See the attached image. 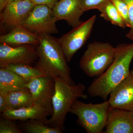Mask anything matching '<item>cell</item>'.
<instances>
[{
  "label": "cell",
  "instance_id": "cell-6",
  "mask_svg": "<svg viewBox=\"0 0 133 133\" xmlns=\"http://www.w3.org/2000/svg\"><path fill=\"white\" fill-rule=\"evenodd\" d=\"M96 19V16L94 15L57 38L68 63L70 62L75 53L83 47L90 37Z\"/></svg>",
  "mask_w": 133,
  "mask_h": 133
},
{
  "label": "cell",
  "instance_id": "cell-5",
  "mask_svg": "<svg viewBox=\"0 0 133 133\" xmlns=\"http://www.w3.org/2000/svg\"><path fill=\"white\" fill-rule=\"evenodd\" d=\"M110 107L108 100L92 104L78 99L72 105L70 112L77 116L78 123L87 132L101 133L105 128Z\"/></svg>",
  "mask_w": 133,
  "mask_h": 133
},
{
  "label": "cell",
  "instance_id": "cell-1",
  "mask_svg": "<svg viewBox=\"0 0 133 133\" xmlns=\"http://www.w3.org/2000/svg\"><path fill=\"white\" fill-rule=\"evenodd\" d=\"M133 58V43L117 45L112 63L89 86L87 89L88 94L91 97H98L107 100L114 89L129 74Z\"/></svg>",
  "mask_w": 133,
  "mask_h": 133
},
{
  "label": "cell",
  "instance_id": "cell-23",
  "mask_svg": "<svg viewBox=\"0 0 133 133\" xmlns=\"http://www.w3.org/2000/svg\"><path fill=\"white\" fill-rule=\"evenodd\" d=\"M110 0H80L81 8L84 12L92 9H98Z\"/></svg>",
  "mask_w": 133,
  "mask_h": 133
},
{
  "label": "cell",
  "instance_id": "cell-15",
  "mask_svg": "<svg viewBox=\"0 0 133 133\" xmlns=\"http://www.w3.org/2000/svg\"><path fill=\"white\" fill-rule=\"evenodd\" d=\"M41 35L23 26H16L9 33L0 37V43L13 46L29 44L37 47L40 43Z\"/></svg>",
  "mask_w": 133,
  "mask_h": 133
},
{
  "label": "cell",
  "instance_id": "cell-2",
  "mask_svg": "<svg viewBox=\"0 0 133 133\" xmlns=\"http://www.w3.org/2000/svg\"><path fill=\"white\" fill-rule=\"evenodd\" d=\"M36 47L38 59L35 66L52 77H56L70 84H75L62 47L57 38L49 34H41Z\"/></svg>",
  "mask_w": 133,
  "mask_h": 133
},
{
  "label": "cell",
  "instance_id": "cell-13",
  "mask_svg": "<svg viewBox=\"0 0 133 133\" xmlns=\"http://www.w3.org/2000/svg\"><path fill=\"white\" fill-rule=\"evenodd\" d=\"M52 9L57 21L64 20L72 28L81 23L80 17L84 12L80 0H59Z\"/></svg>",
  "mask_w": 133,
  "mask_h": 133
},
{
  "label": "cell",
  "instance_id": "cell-24",
  "mask_svg": "<svg viewBox=\"0 0 133 133\" xmlns=\"http://www.w3.org/2000/svg\"><path fill=\"white\" fill-rule=\"evenodd\" d=\"M127 4L128 8L129 21L131 28L130 29L133 30V0H123Z\"/></svg>",
  "mask_w": 133,
  "mask_h": 133
},
{
  "label": "cell",
  "instance_id": "cell-26",
  "mask_svg": "<svg viewBox=\"0 0 133 133\" xmlns=\"http://www.w3.org/2000/svg\"><path fill=\"white\" fill-rule=\"evenodd\" d=\"M8 94L0 92V112L1 113H2L7 109L6 96Z\"/></svg>",
  "mask_w": 133,
  "mask_h": 133
},
{
  "label": "cell",
  "instance_id": "cell-7",
  "mask_svg": "<svg viewBox=\"0 0 133 133\" xmlns=\"http://www.w3.org/2000/svg\"><path fill=\"white\" fill-rule=\"evenodd\" d=\"M56 19L52 9L47 5H36L22 26L34 33L41 34H57Z\"/></svg>",
  "mask_w": 133,
  "mask_h": 133
},
{
  "label": "cell",
  "instance_id": "cell-11",
  "mask_svg": "<svg viewBox=\"0 0 133 133\" xmlns=\"http://www.w3.org/2000/svg\"><path fill=\"white\" fill-rule=\"evenodd\" d=\"M108 100L111 107L133 111V69L112 91Z\"/></svg>",
  "mask_w": 133,
  "mask_h": 133
},
{
  "label": "cell",
  "instance_id": "cell-16",
  "mask_svg": "<svg viewBox=\"0 0 133 133\" xmlns=\"http://www.w3.org/2000/svg\"><path fill=\"white\" fill-rule=\"evenodd\" d=\"M28 83L14 72L6 68L0 69L1 92L8 94L12 91L28 89L26 87V84Z\"/></svg>",
  "mask_w": 133,
  "mask_h": 133
},
{
  "label": "cell",
  "instance_id": "cell-4",
  "mask_svg": "<svg viewBox=\"0 0 133 133\" xmlns=\"http://www.w3.org/2000/svg\"><path fill=\"white\" fill-rule=\"evenodd\" d=\"M115 51L116 47L108 42L90 43L80 59V68L88 77H98L111 64Z\"/></svg>",
  "mask_w": 133,
  "mask_h": 133
},
{
  "label": "cell",
  "instance_id": "cell-20",
  "mask_svg": "<svg viewBox=\"0 0 133 133\" xmlns=\"http://www.w3.org/2000/svg\"><path fill=\"white\" fill-rule=\"evenodd\" d=\"M26 132L28 133H62L59 129L46 125L43 122L37 120H29L24 126Z\"/></svg>",
  "mask_w": 133,
  "mask_h": 133
},
{
  "label": "cell",
  "instance_id": "cell-14",
  "mask_svg": "<svg viewBox=\"0 0 133 133\" xmlns=\"http://www.w3.org/2000/svg\"><path fill=\"white\" fill-rule=\"evenodd\" d=\"M52 114L45 108L34 104L30 106L21 109H7L1 113V115L3 118L13 121L37 120L45 123L48 120V116H51Z\"/></svg>",
  "mask_w": 133,
  "mask_h": 133
},
{
  "label": "cell",
  "instance_id": "cell-8",
  "mask_svg": "<svg viewBox=\"0 0 133 133\" xmlns=\"http://www.w3.org/2000/svg\"><path fill=\"white\" fill-rule=\"evenodd\" d=\"M33 46L29 44L13 46L1 43L0 67L5 68L10 64L35 63L38 56Z\"/></svg>",
  "mask_w": 133,
  "mask_h": 133
},
{
  "label": "cell",
  "instance_id": "cell-27",
  "mask_svg": "<svg viewBox=\"0 0 133 133\" xmlns=\"http://www.w3.org/2000/svg\"><path fill=\"white\" fill-rule=\"evenodd\" d=\"M11 0H0V10L1 12L6 6L8 4L11 2Z\"/></svg>",
  "mask_w": 133,
  "mask_h": 133
},
{
  "label": "cell",
  "instance_id": "cell-28",
  "mask_svg": "<svg viewBox=\"0 0 133 133\" xmlns=\"http://www.w3.org/2000/svg\"><path fill=\"white\" fill-rule=\"evenodd\" d=\"M126 37L130 40L133 41V30H130L126 34Z\"/></svg>",
  "mask_w": 133,
  "mask_h": 133
},
{
  "label": "cell",
  "instance_id": "cell-17",
  "mask_svg": "<svg viewBox=\"0 0 133 133\" xmlns=\"http://www.w3.org/2000/svg\"><path fill=\"white\" fill-rule=\"evenodd\" d=\"M7 109H19L34 104L32 95L29 89L10 92L6 96Z\"/></svg>",
  "mask_w": 133,
  "mask_h": 133
},
{
  "label": "cell",
  "instance_id": "cell-25",
  "mask_svg": "<svg viewBox=\"0 0 133 133\" xmlns=\"http://www.w3.org/2000/svg\"><path fill=\"white\" fill-rule=\"evenodd\" d=\"M36 5H44L52 9L59 0H30Z\"/></svg>",
  "mask_w": 133,
  "mask_h": 133
},
{
  "label": "cell",
  "instance_id": "cell-19",
  "mask_svg": "<svg viewBox=\"0 0 133 133\" xmlns=\"http://www.w3.org/2000/svg\"><path fill=\"white\" fill-rule=\"evenodd\" d=\"M5 68L14 72L28 82L38 77L48 76L35 66H31V65L23 64H10Z\"/></svg>",
  "mask_w": 133,
  "mask_h": 133
},
{
  "label": "cell",
  "instance_id": "cell-9",
  "mask_svg": "<svg viewBox=\"0 0 133 133\" xmlns=\"http://www.w3.org/2000/svg\"><path fill=\"white\" fill-rule=\"evenodd\" d=\"M26 87L31 92L35 104L45 108L52 113V99L55 87L54 78L49 76L38 77L28 82Z\"/></svg>",
  "mask_w": 133,
  "mask_h": 133
},
{
  "label": "cell",
  "instance_id": "cell-22",
  "mask_svg": "<svg viewBox=\"0 0 133 133\" xmlns=\"http://www.w3.org/2000/svg\"><path fill=\"white\" fill-rule=\"evenodd\" d=\"M13 120L3 118L0 119V133H21Z\"/></svg>",
  "mask_w": 133,
  "mask_h": 133
},
{
  "label": "cell",
  "instance_id": "cell-10",
  "mask_svg": "<svg viewBox=\"0 0 133 133\" xmlns=\"http://www.w3.org/2000/svg\"><path fill=\"white\" fill-rule=\"evenodd\" d=\"M36 5L30 0L11 2L1 12V22L12 28L24 23Z\"/></svg>",
  "mask_w": 133,
  "mask_h": 133
},
{
  "label": "cell",
  "instance_id": "cell-18",
  "mask_svg": "<svg viewBox=\"0 0 133 133\" xmlns=\"http://www.w3.org/2000/svg\"><path fill=\"white\" fill-rule=\"evenodd\" d=\"M98 10L100 13V16L113 25L122 28H126L124 20L111 0L101 6Z\"/></svg>",
  "mask_w": 133,
  "mask_h": 133
},
{
  "label": "cell",
  "instance_id": "cell-29",
  "mask_svg": "<svg viewBox=\"0 0 133 133\" xmlns=\"http://www.w3.org/2000/svg\"><path fill=\"white\" fill-rule=\"evenodd\" d=\"M21 1V0H11V2L14 1Z\"/></svg>",
  "mask_w": 133,
  "mask_h": 133
},
{
  "label": "cell",
  "instance_id": "cell-12",
  "mask_svg": "<svg viewBox=\"0 0 133 133\" xmlns=\"http://www.w3.org/2000/svg\"><path fill=\"white\" fill-rule=\"evenodd\" d=\"M105 133H133V111L110 107Z\"/></svg>",
  "mask_w": 133,
  "mask_h": 133
},
{
  "label": "cell",
  "instance_id": "cell-3",
  "mask_svg": "<svg viewBox=\"0 0 133 133\" xmlns=\"http://www.w3.org/2000/svg\"><path fill=\"white\" fill-rule=\"evenodd\" d=\"M55 91L52 99V114L45 124L52 127L64 130L66 115L72 105L79 98L87 99L85 86L81 83L70 84L59 78H54Z\"/></svg>",
  "mask_w": 133,
  "mask_h": 133
},
{
  "label": "cell",
  "instance_id": "cell-21",
  "mask_svg": "<svg viewBox=\"0 0 133 133\" xmlns=\"http://www.w3.org/2000/svg\"><path fill=\"white\" fill-rule=\"evenodd\" d=\"M123 19L126 27L131 28L128 8L123 0H111Z\"/></svg>",
  "mask_w": 133,
  "mask_h": 133
}]
</instances>
